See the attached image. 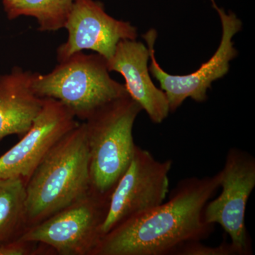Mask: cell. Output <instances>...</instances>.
I'll use <instances>...</instances> for the list:
<instances>
[{
	"mask_svg": "<svg viewBox=\"0 0 255 255\" xmlns=\"http://www.w3.org/2000/svg\"><path fill=\"white\" fill-rule=\"evenodd\" d=\"M68 36L57 50L58 62L84 50H90L108 60L124 40H135L137 28L131 23L116 19L95 0H74L65 23Z\"/></svg>",
	"mask_w": 255,
	"mask_h": 255,
	"instance_id": "9",
	"label": "cell"
},
{
	"mask_svg": "<svg viewBox=\"0 0 255 255\" xmlns=\"http://www.w3.org/2000/svg\"><path fill=\"white\" fill-rule=\"evenodd\" d=\"M170 159L160 161L136 145L130 164L111 194L102 238L127 220L164 202L169 192Z\"/></svg>",
	"mask_w": 255,
	"mask_h": 255,
	"instance_id": "6",
	"label": "cell"
},
{
	"mask_svg": "<svg viewBox=\"0 0 255 255\" xmlns=\"http://www.w3.org/2000/svg\"><path fill=\"white\" fill-rule=\"evenodd\" d=\"M173 255H241V253L231 242L224 241L219 246L212 247L197 241L183 245Z\"/></svg>",
	"mask_w": 255,
	"mask_h": 255,
	"instance_id": "15",
	"label": "cell"
},
{
	"mask_svg": "<svg viewBox=\"0 0 255 255\" xmlns=\"http://www.w3.org/2000/svg\"><path fill=\"white\" fill-rule=\"evenodd\" d=\"M211 1L221 18L222 38L211 59L203 63L194 73L175 75L164 71L155 58L154 47L157 39V31L150 29L143 35L150 51L151 64L149 71L158 81L161 90L167 96L170 112H175L188 98L197 102L207 100V92L211 88V84L228 73L230 62L237 56L238 51L234 48L233 38L241 31V21L233 13L227 14L224 9L219 8L215 0Z\"/></svg>",
	"mask_w": 255,
	"mask_h": 255,
	"instance_id": "7",
	"label": "cell"
},
{
	"mask_svg": "<svg viewBox=\"0 0 255 255\" xmlns=\"http://www.w3.org/2000/svg\"><path fill=\"white\" fill-rule=\"evenodd\" d=\"M110 73L105 58L78 52L49 73H33L32 88L38 97L58 101L85 122L107 104L129 95Z\"/></svg>",
	"mask_w": 255,
	"mask_h": 255,
	"instance_id": "4",
	"label": "cell"
},
{
	"mask_svg": "<svg viewBox=\"0 0 255 255\" xmlns=\"http://www.w3.org/2000/svg\"><path fill=\"white\" fill-rule=\"evenodd\" d=\"M221 194L208 201L204 219L208 224H219L241 255L252 254L246 226L247 204L255 187V159L237 147L228 150L221 171Z\"/></svg>",
	"mask_w": 255,
	"mask_h": 255,
	"instance_id": "8",
	"label": "cell"
},
{
	"mask_svg": "<svg viewBox=\"0 0 255 255\" xmlns=\"http://www.w3.org/2000/svg\"><path fill=\"white\" fill-rule=\"evenodd\" d=\"M221 172L182 179L169 200L124 221L101 238L94 255H173L183 245L209 237L214 226L204 219L220 187Z\"/></svg>",
	"mask_w": 255,
	"mask_h": 255,
	"instance_id": "1",
	"label": "cell"
},
{
	"mask_svg": "<svg viewBox=\"0 0 255 255\" xmlns=\"http://www.w3.org/2000/svg\"><path fill=\"white\" fill-rule=\"evenodd\" d=\"M32 77L31 72L18 67L0 75V140L23 136L41 112L44 99L33 91Z\"/></svg>",
	"mask_w": 255,
	"mask_h": 255,
	"instance_id": "12",
	"label": "cell"
},
{
	"mask_svg": "<svg viewBox=\"0 0 255 255\" xmlns=\"http://www.w3.org/2000/svg\"><path fill=\"white\" fill-rule=\"evenodd\" d=\"M142 111L130 96L107 104L85 124L90 155L91 191L110 199L135 152L132 129Z\"/></svg>",
	"mask_w": 255,
	"mask_h": 255,
	"instance_id": "3",
	"label": "cell"
},
{
	"mask_svg": "<svg viewBox=\"0 0 255 255\" xmlns=\"http://www.w3.org/2000/svg\"><path fill=\"white\" fill-rule=\"evenodd\" d=\"M75 119L63 104L45 98L29 130L0 157V179L21 177L27 182L50 149L78 125Z\"/></svg>",
	"mask_w": 255,
	"mask_h": 255,
	"instance_id": "10",
	"label": "cell"
},
{
	"mask_svg": "<svg viewBox=\"0 0 255 255\" xmlns=\"http://www.w3.org/2000/svg\"><path fill=\"white\" fill-rule=\"evenodd\" d=\"M91 191L85 124H79L50 149L26 183V230Z\"/></svg>",
	"mask_w": 255,
	"mask_h": 255,
	"instance_id": "2",
	"label": "cell"
},
{
	"mask_svg": "<svg viewBox=\"0 0 255 255\" xmlns=\"http://www.w3.org/2000/svg\"><path fill=\"white\" fill-rule=\"evenodd\" d=\"M74 0H2L9 19L32 16L38 21L41 31H58L65 28Z\"/></svg>",
	"mask_w": 255,
	"mask_h": 255,
	"instance_id": "14",
	"label": "cell"
},
{
	"mask_svg": "<svg viewBox=\"0 0 255 255\" xmlns=\"http://www.w3.org/2000/svg\"><path fill=\"white\" fill-rule=\"evenodd\" d=\"M26 183L21 177L0 179V246L26 231Z\"/></svg>",
	"mask_w": 255,
	"mask_h": 255,
	"instance_id": "13",
	"label": "cell"
},
{
	"mask_svg": "<svg viewBox=\"0 0 255 255\" xmlns=\"http://www.w3.org/2000/svg\"><path fill=\"white\" fill-rule=\"evenodd\" d=\"M109 201L91 191L28 228L19 238L43 245L54 255H94L102 238Z\"/></svg>",
	"mask_w": 255,
	"mask_h": 255,
	"instance_id": "5",
	"label": "cell"
},
{
	"mask_svg": "<svg viewBox=\"0 0 255 255\" xmlns=\"http://www.w3.org/2000/svg\"><path fill=\"white\" fill-rule=\"evenodd\" d=\"M148 47L135 40L121 41L110 59V72L120 73L125 80L129 96L145 111L155 124H161L168 117L169 107L165 93L154 85L148 68Z\"/></svg>",
	"mask_w": 255,
	"mask_h": 255,
	"instance_id": "11",
	"label": "cell"
}]
</instances>
